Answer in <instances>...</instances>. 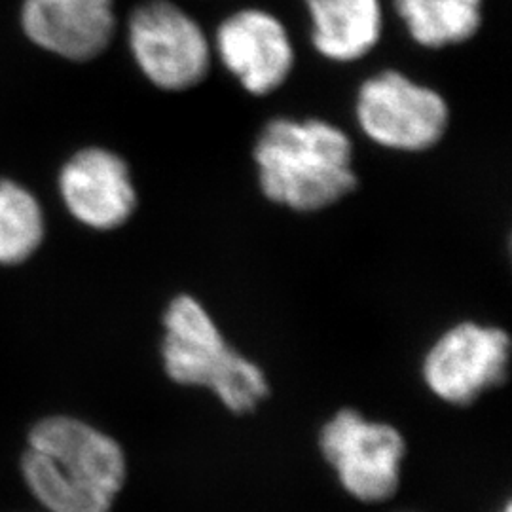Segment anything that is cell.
Here are the masks:
<instances>
[{
	"label": "cell",
	"mask_w": 512,
	"mask_h": 512,
	"mask_svg": "<svg viewBox=\"0 0 512 512\" xmlns=\"http://www.w3.org/2000/svg\"><path fill=\"white\" fill-rule=\"evenodd\" d=\"M311 44L334 63H355L370 54L384 31L382 0H304Z\"/></svg>",
	"instance_id": "cell-11"
},
{
	"label": "cell",
	"mask_w": 512,
	"mask_h": 512,
	"mask_svg": "<svg viewBox=\"0 0 512 512\" xmlns=\"http://www.w3.org/2000/svg\"><path fill=\"white\" fill-rule=\"evenodd\" d=\"M253 160L268 202L317 213L359 188L351 137L321 118L277 116L256 137Z\"/></svg>",
	"instance_id": "cell-1"
},
{
	"label": "cell",
	"mask_w": 512,
	"mask_h": 512,
	"mask_svg": "<svg viewBox=\"0 0 512 512\" xmlns=\"http://www.w3.org/2000/svg\"><path fill=\"white\" fill-rule=\"evenodd\" d=\"M213 52L239 86L255 97L277 92L296 63L287 27L260 8H245L222 19Z\"/></svg>",
	"instance_id": "cell-8"
},
{
	"label": "cell",
	"mask_w": 512,
	"mask_h": 512,
	"mask_svg": "<svg viewBox=\"0 0 512 512\" xmlns=\"http://www.w3.org/2000/svg\"><path fill=\"white\" fill-rule=\"evenodd\" d=\"M319 444L346 492L359 501L380 503L397 492L406 444L395 427L346 408L323 427Z\"/></svg>",
	"instance_id": "cell-7"
},
{
	"label": "cell",
	"mask_w": 512,
	"mask_h": 512,
	"mask_svg": "<svg viewBox=\"0 0 512 512\" xmlns=\"http://www.w3.org/2000/svg\"><path fill=\"white\" fill-rule=\"evenodd\" d=\"M484 0H395V10L410 38L429 50L458 46L482 25Z\"/></svg>",
	"instance_id": "cell-12"
},
{
	"label": "cell",
	"mask_w": 512,
	"mask_h": 512,
	"mask_svg": "<svg viewBox=\"0 0 512 512\" xmlns=\"http://www.w3.org/2000/svg\"><path fill=\"white\" fill-rule=\"evenodd\" d=\"M503 512H511V505H507V507H505V511Z\"/></svg>",
	"instance_id": "cell-14"
},
{
	"label": "cell",
	"mask_w": 512,
	"mask_h": 512,
	"mask_svg": "<svg viewBox=\"0 0 512 512\" xmlns=\"http://www.w3.org/2000/svg\"><path fill=\"white\" fill-rule=\"evenodd\" d=\"M44 230L37 198L19 184L0 181V264L14 266L31 258Z\"/></svg>",
	"instance_id": "cell-13"
},
{
	"label": "cell",
	"mask_w": 512,
	"mask_h": 512,
	"mask_svg": "<svg viewBox=\"0 0 512 512\" xmlns=\"http://www.w3.org/2000/svg\"><path fill=\"white\" fill-rule=\"evenodd\" d=\"M31 494L50 512H110L126 480L120 444L84 421H38L21 461Z\"/></svg>",
	"instance_id": "cell-2"
},
{
	"label": "cell",
	"mask_w": 512,
	"mask_h": 512,
	"mask_svg": "<svg viewBox=\"0 0 512 512\" xmlns=\"http://www.w3.org/2000/svg\"><path fill=\"white\" fill-rule=\"evenodd\" d=\"M19 25L37 48L67 61H92L116 35L114 0H21Z\"/></svg>",
	"instance_id": "cell-10"
},
{
	"label": "cell",
	"mask_w": 512,
	"mask_h": 512,
	"mask_svg": "<svg viewBox=\"0 0 512 512\" xmlns=\"http://www.w3.org/2000/svg\"><path fill=\"white\" fill-rule=\"evenodd\" d=\"M162 323V363L169 380L211 389L234 414L253 412L268 397L270 385L262 368L228 344L196 296H173Z\"/></svg>",
	"instance_id": "cell-3"
},
{
	"label": "cell",
	"mask_w": 512,
	"mask_h": 512,
	"mask_svg": "<svg viewBox=\"0 0 512 512\" xmlns=\"http://www.w3.org/2000/svg\"><path fill=\"white\" fill-rule=\"evenodd\" d=\"M353 110L366 139L395 152L431 150L450 128L444 95L395 69L368 76L357 90Z\"/></svg>",
	"instance_id": "cell-4"
},
{
	"label": "cell",
	"mask_w": 512,
	"mask_h": 512,
	"mask_svg": "<svg viewBox=\"0 0 512 512\" xmlns=\"http://www.w3.org/2000/svg\"><path fill=\"white\" fill-rule=\"evenodd\" d=\"M59 192L74 219L99 232L124 226L139 203L128 162L103 147L82 148L69 158Z\"/></svg>",
	"instance_id": "cell-9"
},
{
	"label": "cell",
	"mask_w": 512,
	"mask_h": 512,
	"mask_svg": "<svg viewBox=\"0 0 512 512\" xmlns=\"http://www.w3.org/2000/svg\"><path fill=\"white\" fill-rule=\"evenodd\" d=\"M128 46L139 71L162 92L192 90L211 71V40L171 0H147L131 12Z\"/></svg>",
	"instance_id": "cell-5"
},
{
	"label": "cell",
	"mask_w": 512,
	"mask_h": 512,
	"mask_svg": "<svg viewBox=\"0 0 512 512\" xmlns=\"http://www.w3.org/2000/svg\"><path fill=\"white\" fill-rule=\"evenodd\" d=\"M511 363V336L495 325L461 321L444 330L427 349L421 376L440 401L467 406L505 384Z\"/></svg>",
	"instance_id": "cell-6"
}]
</instances>
